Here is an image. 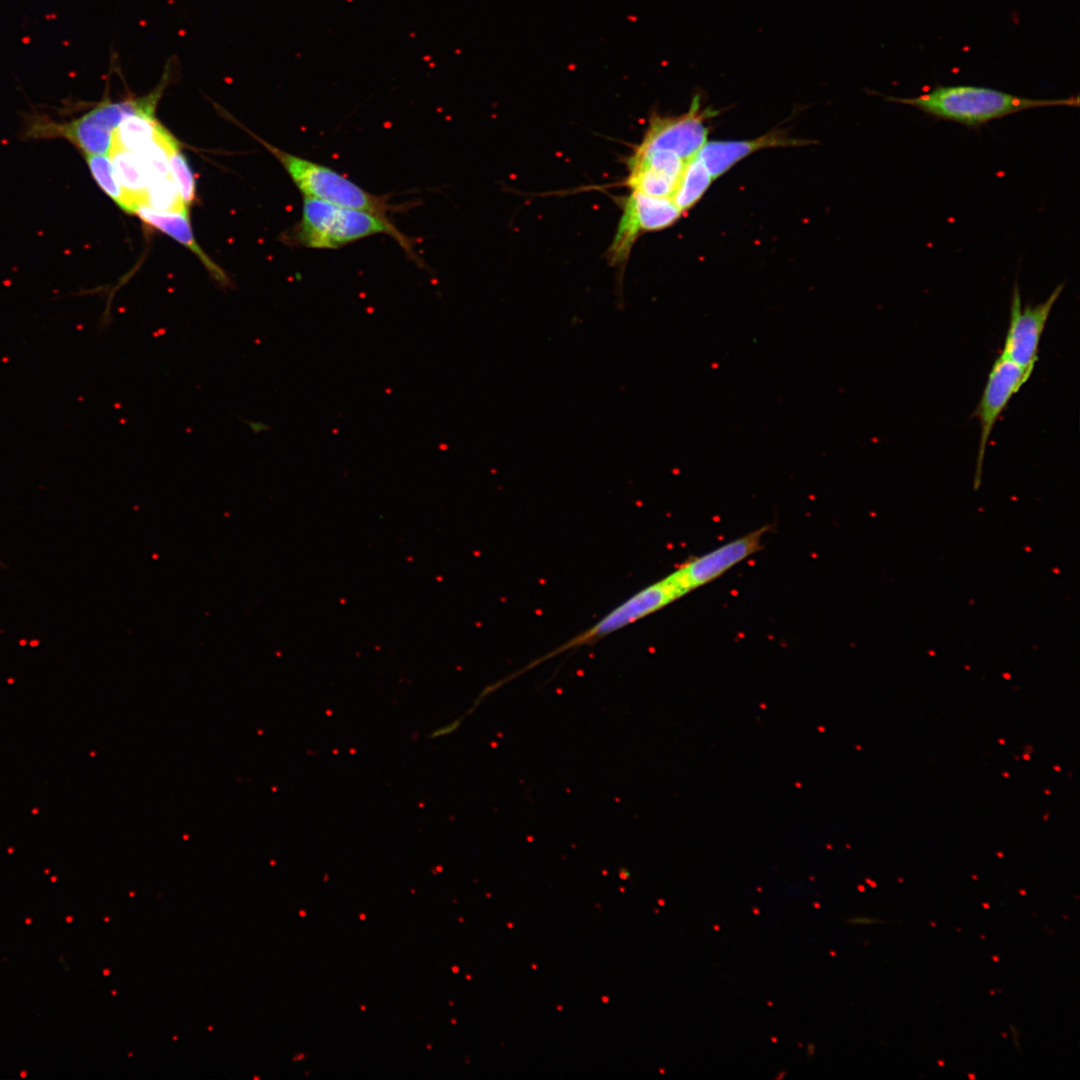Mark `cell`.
I'll return each instance as SVG.
<instances>
[{
  "instance_id": "cell-17",
  "label": "cell",
  "mask_w": 1080,
  "mask_h": 1080,
  "mask_svg": "<svg viewBox=\"0 0 1080 1080\" xmlns=\"http://www.w3.org/2000/svg\"><path fill=\"white\" fill-rule=\"evenodd\" d=\"M169 166L171 177L175 182L185 205L189 208L195 199V180L190 166L180 150L178 142L171 147Z\"/></svg>"
},
{
  "instance_id": "cell-6",
  "label": "cell",
  "mask_w": 1080,
  "mask_h": 1080,
  "mask_svg": "<svg viewBox=\"0 0 1080 1080\" xmlns=\"http://www.w3.org/2000/svg\"><path fill=\"white\" fill-rule=\"evenodd\" d=\"M1064 287L1065 283H1060L1043 302L1022 306L1018 284H1014L1010 321L1000 354L1002 357L1024 369L1034 370L1043 331Z\"/></svg>"
},
{
  "instance_id": "cell-7",
  "label": "cell",
  "mask_w": 1080,
  "mask_h": 1080,
  "mask_svg": "<svg viewBox=\"0 0 1080 1080\" xmlns=\"http://www.w3.org/2000/svg\"><path fill=\"white\" fill-rule=\"evenodd\" d=\"M1032 372L1033 371L1024 369L1001 355L995 360L990 369L983 393L973 414L980 424V440L975 477L976 486L980 481L986 447L994 426L1012 397L1018 393L1023 385L1029 380Z\"/></svg>"
},
{
  "instance_id": "cell-1",
  "label": "cell",
  "mask_w": 1080,
  "mask_h": 1080,
  "mask_svg": "<svg viewBox=\"0 0 1080 1080\" xmlns=\"http://www.w3.org/2000/svg\"><path fill=\"white\" fill-rule=\"evenodd\" d=\"M884 98L889 102L914 107L935 119L970 128H978L990 121L1026 110L1079 106L1077 95L1059 99H1037L974 85H937L913 97Z\"/></svg>"
},
{
  "instance_id": "cell-5",
  "label": "cell",
  "mask_w": 1080,
  "mask_h": 1080,
  "mask_svg": "<svg viewBox=\"0 0 1080 1080\" xmlns=\"http://www.w3.org/2000/svg\"><path fill=\"white\" fill-rule=\"evenodd\" d=\"M716 112L709 107L702 108L700 97L696 95L689 110L682 115L662 117L655 114L635 150L673 152L688 162L707 142L706 121Z\"/></svg>"
},
{
  "instance_id": "cell-8",
  "label": "cell",
  "mask_w": 1080,
  "mask_h": 1080,
  "mask_svg": "<svg viewBox=\"0 0 1080 1080\" xmlns=\"http://www.w3.org/2000/svg\"><path fill=\"white\" fill-rule=\"evenodd\" d=\"M770 525L758 528L708 553L686 561L676 571L689 592L723 575L733 566L760 551Z\"/></svg>"
},
{
  "instance_id": "cell-10",
  "label": "cell",
  "mask_w": 1080,
  "mask_h": 1080,
  "mask_svg": "<svg viewBox=\"0 0 1080 1080\" xmlns=\"http://www.w3.org/2000/svg\"><path fill=\"white\" fill-rule=\"evenodd\" d=\"M809 140L790 138L783 131H771L768 134L750 140L706 142L696 155L705 165L713 179L720 177L736 163L754 152L766 148L795 147L809 145Z\"/></svg>"
},
{
  "instance_id": "cell-11",
  "label": "cell",
  "mask_w": 1080,
  "mask_h": 1080,
  "mask_svg": "<svg viewBox=\"0 0 1080 1080\" xmlns=\"http://www.w3.org/2000/svg\"><path fill=\"white\" fill-rule=\"evenodd\" d=\"M134 214L148 225L169 235L193 252L217 284L222 287L231 285L226 273L197 244L191 229L189 214L158 211L145 204L137 206Z\"/></svg>"
},
{
  "instance_id": "cell-3",
  "label": "cell",
  "mask_w": 1080,
  "mask_h": 1080,
  "mask_svg": "<svg viewBox=\"0 0 1080 1080\" xmlns=\"http://www.w3.org/2000/svg\"><path fill=\"white\" fill-rule=\"evenodd\" d=\"M263 145L278 159L305 198L363 210L388 217L400 211L386 195L371 193L331 167L287 153L266 142Z\"/></svg>"
},
{
  "instance_id": "cell-16",
  "label": "cell",
  "mask_w": 1080,
  "mask_h": 1080,
  "mask_svg": "<svg viewBox=\"0 0 1080 1080\" xmlns=\"http://www.w3.org/2000/svg\"><path fill=\"white\" fill-rule=\"evenodd\" d=\"M146 205L158 211L188 214V207L171 176L150 178Z\"/></svg>"
},
{
  "instance_id": "cell-12",
  "label": "cell",
  "mask_w": 1080,
  "mask_h": 1080,
  "mask_svg": "<svg viewBox=\"0 0 1080 1080\" xmlns=\"http://www.w3.org/2000/svg\"><path fill=\"white\" fill-rule=\"evenodd\" d=\"M114 174L122 188L139 204L146 205L149 173L140 156L113 145L108 154Z\"/></svg>"
},
{
  "instance_id": "cell-2",
  "label": "cell",
  "mask_w": 1080,
  "mask_h": 1080,
  "mask_svg": "<svg viewBox=\"0 0 1080 1080\" xmlns=\"http://www.w3.org/2000/svg\"><path fill=\"white\" fill-rule=\"evenodd\" d=\"M375 235L392 237L417 261L413 239L403 234L388 217L305 198L302 215L289 236L295 245L311 249H339Z\"/></svg>"
},
{
  "instance_id": "cell-4",
  "label": "cell",
  "mask_w": 1080,
  "mask_h": 1080,
  "mask_svg": "<svg viewBox=\"0 0 1080 1080\" xmlns=\"http://www.w3.org/2000/svg\"><path fill=\"white\" fill-rule=\"evenodd\" d=\"M689 593L677 571L657 581L622 602L596 624L568 640L545 656L527 665L523 671L558 654L580 646L590 645L635 621L665 607Z\"/></svg>"
},
{
  "instance_id": "cell-18",
  "label": "cell",
  "mask_w": 1080,
  "mask_h": 1080,
  "mask_svg": "<svg viewBox=\"0 0 1080 1080\" xmlns=\"http://www.w3.org/2000/svg\"><path fill=\"white\" fill-rule=\"evenodd\" d=\"M461 721H462L461 719H457V720H454L453 722H451L450 724H448L446 726H443L441 728H438V729L434 730L431 733L430 738H437V737H440V736H445L447 734L453 733L454 731H456L458 729L459 725L461 724Z\"/></svg>"
},
{
  "instance_id": "cell-13",
  "label": "cell",
  "mask_w": 1080,
  "mask_h": 1080,
  "mask_svg": "<svg viewBox=\"0 0 1080 1080\" xmlns=\"http://www.w3.org/2000/svg\"><path fill=\"white\" fill-rule=\"evenodd\" d=\"M713 180L703 162L695 156L686 163L671 200L685 212L702 198Z\"/></svg>"
},
{
  "instance_id": "cell-9",
  "label": "cell",
  "mask_w": 1080,
  "mask_h": 1080,
  "mask_svg": "<svg viewBox=\"0 0 1080 1080\" xmlns=\"http://www.w3.org/2000/svg\"><path fill=\"white\" fill-rule=\"evenodd\" d=\"M686 163L673 152L634 150L627 159L629 173L624 184L632 191L671 198Z\"/></svg>"
},
{
  "instance_id": "cell-15",
  "label": "cell",
  "mask_w": 1080,
  "mask_h": 1080,
  "mask_svg": "<svg viewBox=\"0 0 1080 1080\" xmlns=\"http://www.w3.org/2000/svg\"><path fill=\"white\" fill-rule=\"evenodd\" d=\"M92 178L122 210L134 214L139 204L119 184L108 155H85Z\"/></svg>"
},
{
  "instance_id": "cell-14",
  "label": "cell",
  "mask_w": 1080,
  "mask_h": 1080,
  "mask_svg": "<svg viewBox=\"0 0 1080 1080\" xmlns=\"http://www.w3.org/2000/svg\"><path fill=\"white\" fill-rule=\"evenodd\" d=\"M159 125L154 115L127 116L114 131L113 145L138 154L152 142Z\"/></svg>"
}]
</instances>
